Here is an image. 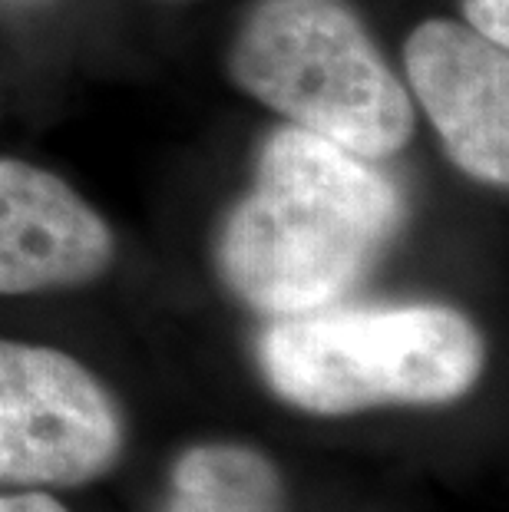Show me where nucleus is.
Returning <instances> with one entry per match:
<instances>
[{
    "label": "nucleus",
    "instance_id": "6",
    "mask_svg": "<svg viewBox=\"0 0 509 512\" xmlns=\"http://www.w3.org/2000/svg\"><path fill=\"white\" fill-rule=\"evenodd\" d=\"M113 261V232L53 172L0 159V294L83 285Z\"/></svg>",
    "mask_w": 509,
    "mask_h": 512
},
{
    "label": "nucleus",
    "instance_id": "9",
    "mask_svg": "<svg viewBox=\"0 0 509 512\" xmlns=\"http://www.w3.org/2000/svg\"><path fill=\"white\" fill-rule=\"evenodd\" d=\"M0 512H67V509L43 493H20V496H0Z\"/></svg>",
    "mask_w": 509,
    "mask_h": 512
},
{
    "label": "nucleus",
    "instance_id": "2",
    "mask_svg": "<svg viewBox=\"0 0 509 512\" xmlns=\"http://www.w3.org/2000/svg\"><path fill=\"white\" fill-rule=\"evenodd\" d=\"M272 390L311 413L447 403L483 370V341L443 304L318 308L278 318L258 344Z\"/></svg>",
    "mask_w": 509,
    "mask_h": 512
},
{
    "label": "nucleus",
    "instance_id": "7",
    "mask_svg": "<svg viewBox=\"0 0 509 512\" xmlns=\"http://www.w3.org/2000/svg\"><path fill=\"white\" fill-rule=\"evenodd\" d=\"M166 512H285L275 466L245 446H199L176 463Z\"/></svg>",
    "mask_w": 509,
    "mask_h": 512
},
{
    "label": "nucleus",
    "instance_id": "1",
    "mask_svg": "<svg viewBox=\"0 0 509 512\" xmlns=\"http://www.w3.org/2000/svg\"><path fill=\"white\" fill-rule=\"evenodd\" d=\"M404 199L371 159L308 129H278L225 219L219 268L248 308L288 318L348 294L391 245Z\"/></svg>",
    "mask_w": 509,
    "mask_h": 512
},
{
    "label": "nucleus",
    "instance_id": "5",
    "mask_svg": "<svg viewBox=\"0 0 509 512\" xmlns=\"http://www.w3.org/2000/svg\"><path fill=\"white\" fill-rule=\"evenodd\" d=\"M410 90L467 176L509 179V57L506 47L457 20H427L407 37Z\"/></svg>",
    "mask_w": 509,
    "mask_h": 512
},
{
    "label": "nucleus",
    "instance_id": "4",
    "mask_svg": "<svg viewBox=\"0 0 509 512\" xmlns=\"http://www.w3.org/2000/svg\"><path fill=\"white\" fill-rule=\"evenodd\" d=\"M123 446L116 403L90 370L50 347L0 341V486H77Z\"/></svg>",
    "mask_w": 509,
    "mask_h": 512
},
{
    "label": "nucleus",
    "instance_id": "8",
    "mask_svg": "<svg viewBox=\"0 0 509 512\" xmlns=\"http://www.w3.org/2000/svg\"><path fill=\"white\" fill-rule=\"evenodd\" d=\"M463 14H467V27L476 34L500 43H509V0H463Z\"/></svg>",
    "mask_w": 509,
    "mask_h": 512
},
{
    "label": "nucleus",
    "instance_id": "3",
    "mask_svg": "<svg viewBox=\"0 0 509 512\" xmlns=\"http://www.w3.org/2000/svg\"><path fill=\"white\" fill-rule=\"evenodd\" d=\"M238 90L364 159L414 136V103L344 0H258L232 43Z\"/></svg>",
    "mask_w": 509,
    "mask_h": 512
}]
</instances>
